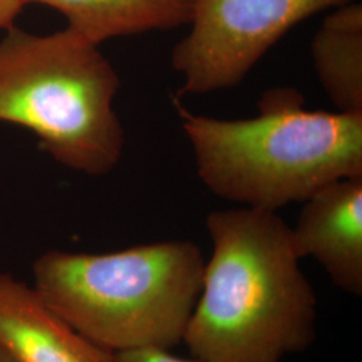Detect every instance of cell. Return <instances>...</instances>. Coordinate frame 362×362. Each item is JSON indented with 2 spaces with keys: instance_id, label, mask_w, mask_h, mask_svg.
I'll return each mask as SVG.
<instances>
[{
  "instance_id": "obj_6",
  "label": "cell",
  "mask_w": 362,
  "mask_h": 362,
  "mask_svg": "<svg viewBox=\"0 0 362 362\" xmlns=\"http://www.w3.org/2000/svg\"><path fill=\"white\" fill-rule=\"evenodd\" d=\"M291 243L298 258L314 259L333 285L362 296V176L334 181L303 202Z\"/></svg>"
},
{
  "instance_id": "obj_4",
  "label": "cell",
  "mask_w": 362,
  "mask_h": 362,
  "mask_svg": "<svg viewBox=\"0 0 362 362\" xmlns=\"http://www.w3.org/2000/svg\"><path fill=\"white\" fill-rule=\"evenodd\" d=\"M121 79L98 45L65 30L39 35L13 26L0 40V122L38 139L65 168L104 176L125 132L115 109Z\"/></svg>"
},
{
  "instance_id": "obj_12",
  "label": "cell",
  "mask_w": 362,
  "mask_h": 362,
  "mask_svg": "<svg viewBox=\"0 0 362 362\" xmlns=\"http://www.w3.org/2000/svg\"><path fill=\"white\" fill-rule=\"evenodd\" d=\"M0 362H13V358L4 353V350L0 348Z\"/></svg>"
},
{
  "instance_id": "obj_3",
  "label": "cell",
  "mask_w": 362,
  "mask_h": 362,
  "mask_svg": "<svg viewBox=\"0 0 362 362\" xmlns=\"http://www.w3.org/2000/svg\"><path fill=\"white\" fill-rule=\"evenodd\" d=\"M206 259L191 240L115 252L50 250L33 264L35 290L97 345L110 351L182 342L202 290Z\"/></svg>"
},
{
  "instance_id": "obj_9",
  "label": "cell",
  "mask_w": 362,
  "mask_h": 362,
  "mask_svg": "<svg viewBox=\"0 0 362 362\" xmlns=\"http://www.w3.org/2000/svg\"><path fill=\"white\" fill-rule=\"evenodd\" d=\"M318 81L342 113H362V6L336 7L311 42Z\"/></svg>"
},
{
  "instance_id": "obj_8",
  "label": "cell",
  "mask_w": 362,
  "mask_h": 362,
  "mask_svg": "<svg viewBox=\"0 0 362 362\" xmlns=\"http://www.w3.org/2000/svg\"><path fill=\"white\" fill-rule=\"evenodd\" d=\"M62 13L67 27L94 45L189 25L192 0H25Z\"/></svg>"
},
{
  "instance_id": "obj_1",
  "label": "cell",
  "mask_w": 362,
  "mask_h": 362,
  "mask_svg": "<svg viewBox=\"0 0 362 362\" xmlns=\"http://www.w3.org/2000/svg\"><path fill=\"white\" fill-rule=\"evenodd\" d=\"M212 255L182 342L206 362H284L317 339L318 299L276 211L233 208L206 220Z\"/></svg>"
},
{
  "instance_id": "obj_2",
  "label": "cell",
  "mask_w": 362,
  "mask_h": 362,
  "mask_svg": "<svg viewBox=\"0 0 362 362\" xmlns=\"http://www.w3.org/2000/svg\"><path fill=\"white\" fill-rule=\"evenodd\" d=\"M179 116L200 180L243 207L278 211L362 176V113L306 110L293 89L267 91L254 118Z\"/></svg>"
},
{
  "instance_id": "obj_11",
  "label": "cell",
  "mask_w": 362,
  "mask_h": 362,
  "mask_svg": "<svg viewBox=\"0 0 362 362\" xmlns=\"http://www.w3.org/2000/svg\"><path fill=\"white\" fill-rule=\"evenodd\" d=\"M25 7V0H0V31L15 26L18 15Z\"/></svg>"
},
{
  "instance_id": "obj_10",
  "label": "cell",
  "mask_w": 362,
  "mask_h": 362,
  "mask_svg": "<svg viewBox=\"0 0 362 362\" xmlns=\"http://www.w3.org/2000/svg\"><path fill=\"white\" fill-rule=\"evenodd\" d=\"M117 362H206L194 358L187 360L175 356L170 349L139 348L116 353Z\"/></svg>"
},
{
  "instance_id": "obj_7",
  "label": "cell",
  "mask_w": 362,
  "mask_h": 362,
  "mask_svg": "<svg viewBox=\"0 0 362 362\" xmlns=\"http://www.w3.org/2000/svg\"><path fill=\"white\" fill-rule=\"evenodd\" d=\"M0 348L13 362H117L81 334L34 286L0 272Z\"/></svg>"
},
{
  "instance_id": "obj_5",
  "label": "cell",
  "mask_w": 362,
  "mask_h": 362,
  "mask_svg": "<svg viewBox=\"0 0 362 362\" xmlns=\"http://www.w3.org/2000/svg\"><path fill=\"white\" fill-rule=\"evenodd\" d=\"M353 0H192L191 30L170 62L180 94H207L239 85L272 46L299 22Z\"/></svg>"
}]
</instances>
